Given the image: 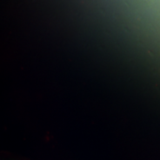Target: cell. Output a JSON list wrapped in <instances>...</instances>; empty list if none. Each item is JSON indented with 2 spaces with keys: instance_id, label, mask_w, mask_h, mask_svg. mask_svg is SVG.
Instances as JSON below:
<instances>
[]
</instances>
